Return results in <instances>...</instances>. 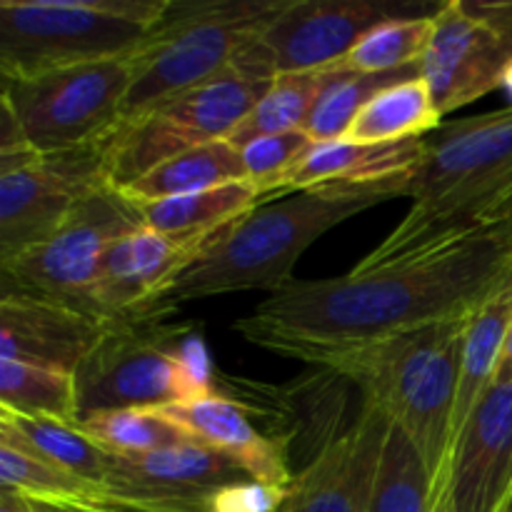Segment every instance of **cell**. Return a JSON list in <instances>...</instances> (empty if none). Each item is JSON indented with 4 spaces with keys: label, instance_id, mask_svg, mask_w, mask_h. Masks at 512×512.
Returning <instances> with one entry per match:
<instances>
[{
    "label": "cell",
    "instance_id": "21",
    "mask_svg": "<svg viewBox=\"0 0 512 512\" xmlns=\"http://www.w3.org/2000/svg\"><path fill=\"white\" fill-rule=\"evenodd\" d=\"M260 190L250 180L220 185L203 193L180 195V198L153 200L138 205L143 225L170 235L180 243H210L215 235L245 213L260 205Z\"/></svg>",
    "mask_w": 512,
    "mask_h": 512
},
{
    "label": "cell",
    "instance_id": "22",
    "mask_svg": "<svg viewBox=\"0 0 512 512\" xmlns=\"http://www.w3.org/2000/svg\"><path fill=\"white\" fill-rule=\"evenodd\" d=\"M512 320V280L500 293H495L478 313L470 315L465 325L463 355H460V378L458 395H455L453 430H450V448L458 433L463 430L465 420L483 400L490 385L498 378L500 363L505 353V338H508Z\"/></svg>",
    "mask_w": 512,
    "mask_h": 512
},
{
    "label": "cell",
    "instance_id": "38",
    "mask_svg": "<svg viewBox=\"0 0 512 512\" xmlns=\"http://www.w3.org/2000/svg\"><path fill=\"white\" fill-rule=\"evenodd\" d=\"M500 90H503L505 98L510 100L508 105H512V58L508 60V65H505L503 70V83H500Z\"/></svg>",
    "mask_w": 512,
    "mask_h": 512
},
{
    "label": "cell",
    "instance_id": "18",
    "mask_svg": "<svg viewBox=\"0 0 512 512\" xmlns=\"http://www.w3.org/2000/svg\"><path fill=\"white\" fill-rule=\"evenodd\" d=\"M105 330L108 323L75 305L18 290L0 295V360L75 375Z\"/></svg>",
    "mask_w": 512,
    "mask_h": 512
},
{
    "label": "cell",
    "instance_id": "9",
    "mask_svg": "<svg viewBox=\"0 0 512 512\" xmlns=\"http://www.w3.org/2000/svg\"><path fill=\"white\" fill-rule=\"evenodd\" d=\"M270 83L228 70L210 83L163 100L138 118L123 120L103 143L105 175L115 188L198 145L225 140L255 108Z\"/></svg>",
    "mask_w": 512,
    "mask_h": 512
},
{
    "label": "cell",
    "instance_id": "33",
    "mask_svg": "<svg viewBox=\"0 0 512 512\" xmlns=\"http://www.w3.org/2000/svg\"><path fill=\"white\" fill-rule=\"evenodd\" d=\"M315 140L305 130L263 135L240 148L245 175L260 190V195H273L280 180L300 163L305 153L313 148Z\"/></svg>",
    "mask_w": 512,
    "mask_h": 512
},
{
    "label": "cell",
    "instance_id": "7",
    "mask_svg": "<svg viewBox=\"0 0 512 512\" xmlns=\"http://www.w3.org/2000/svg\"><path fill=\"white\" fill-rule=\"evenodd\" d=\"M288 0H208L173 3L160 28L133 53L135 73L123 120L233 70L245 45Z\"/></svg>",
    "mask_w": 512,
    "mask_h": 512
},
{
    "label": "cell",
    "instance_id": "23",
    "mask_svg": "<svg viewBox=\"0 0 512 512\" xmlns=\"http://www.w3.org/2000/svg\"><path fill=\"white\" fill-rule=\"evenodd\" d=\"M0 488L15 490L45 508L70 512H128L98 483L55 468L48 460L0 438Z\"/></svg>",
    "mask_w": 512,
    "mask_h": 512
},
{
    "label": "cell",
    "instance_id": "25",
    "mask_svg": "<svg viewBox=\"0 0 512 512\" xmlns=\"http://www.w3.org/2000/svg\"><path fill=\"white\" fill-rule=\"evenodd\" d=\"M0 438L48 460L50 465L65 470V473H73L105 488L113 453L100 448L78 425L0 410Z\"/></svg>",
    "mask_w": 512,
    "mask_h": 512
},
{
    "label": "cell",
    "instance_id": "13",
    "mask_svg": "<svg viewBox=\"0 0 512 512\" xmlns=\"http://www.w3.org/2000/svg\"><path fill=\"white\" fill-rule=\"evenodd\" d=\"M510 58L512 35L480 15L468 0H450L435 10L420 78L428 83L435 108L445 118L500 90Z\"/></svg>",
    "mask_w": 512,
    "mask_h": 512
},
{
    "label": "cell",
    "instance_id": "8",
    "mask_svg": "<svg viewBox=\"0 0 512 512\" xmlns=\"http://www.w3.org/2000/svg\"><path fill=\"white\" fill-rule=\"evenodd\" d=\"M133 73V55H125L3 78L0 148L30 145L38 153H65L100 145L120 125Z\"/></svg>",
    "mask_w": 512,
    "mask_h": 512
},
{
    "label": "cell",
    "instance_id": "1",
    "mask_svg": "<svg viewBox=\"0 0 512 512\" xmlns=\"http://www.w3.org/2000/svg\"><path fill=\"white\" fill-rule=\"evenodd\" d=\"M512 280V220L340 278L295 280L235 323L248 343L303 360L318 350L465 320Z\"/></svg>",
    "mask_w": 512,
    "mask_h": 512
},
{
    "label": "cell",
    "instance_id": "14",
    "mask_svg": "<svg viewBox=\"0 0 512 512\" xmlns=\"http://www.w3.org/2000/svg\"><path fill=\"white\" fill-rule=\"evenodd\" d=\"M248 478L238 463L193 440L145 455H113L105 490L128 512H210L218 490Z\"/></svg>",
    "mask_w": 512,
    "mask_h": 512
},
{
    "label": "cell",
    "instance_id": "12",
    "mask_svg": "<svg viewBox=\"0 0 512 512\" xmlns=\"http://www.w3.org/2000/svg\"><path fill=\"white\" fill-rule=\"evenodd\" d=\"M395 15L393 5L368 0H288L245 45L233 70L270 83L285 73L333 68L360 38Z\"/></svg>",
    "mask_w": 512,
    "mask_h": 512
},
{
    "label": "cell",
    "instance_id": "2",
    "mask_svg": "<svg viewBox=\"0 0 512 512\" xmlns=\"http://www.w3.org/2000/svg\"><path fill=\"white\" fill-rule=\"evenodd\" d=\"M408 215L358 263H393L512 220V105L440 125L408 180Z\"/></svg>",
    "mask_w": 512,
    "mask_h": 512
},
{
    "label": "cell",
    "instance_id": "34",
    "mask_svg": "<svg viewBox=\"0 0 512 512\" xmlns=\"http://www.w3.org/2000/svg\"><path fill=\"white\" fill-rule=\"evenodd\" d=\"M290 488L285 485L243 480L218 490L210 500V512H280L288 505Z\"/></svg>",
    "mask_w": 512,
    "mask_h": 512
},
{
    "label": "cell",
    "instance_id": "37",
    "mask_svg": "<svg viewBox=\"0 0 512 512\" xmlns=\"http://www.w3.org/2000/svg\"><path fill=\"white\" fill-rule=\"evenodd\" d=\"M495 380H512V320H510L508 338H505V353H503V363H500L498 378H495Z\"/></svg>",
    "mask_w": 512,
    "mask_h": 512
},
{
    "label": "cell",
    "instance_id": "30",
    "mask_svg": "<svg viewBox=\"0 0 512 512\" xmlns=\"http://www.w3.org/2000/svg\"><path fill=\"white\" fill-rule=\"evenodd\" d=\"M88 438L113 455H145L193 443V435L163 408H123L88 415L78 423Z\"/></svg>",
    "mask_w": 512,
    "mask_h": 512
},
{
    "label": "cell",
    "instance_id": "16",
    "mask_svg": "<svg viewBox=\"0 0 512 512\" xmlns=\"http://www.w3.org/2000/svg\"><path fill=\"white\" fill-rule=\"evenodd\" d=\"M208 243H180L170 235L140 225L115 240L103 255L90 293V315L108 325L163 318V298L178 275L203 253Z\"/></svg>",
    "mask_w": 512,
    "mask_h": 512
},
{
    "label": "cell",
    "instance_id": "41",
    "mask_svg": "<svg viewBox=\"0 0 512 512\" xmlns=\"http://www.w3.org/2000/svg\"><path fill=\"white\" fill-rule=\"evenodd\" d=\"M280 512H295L293 508H290V500H288V505H285V508H283V510H280Z\"/></svg>",
    "mask_w": 512,
    "mask_h": 512
},
{
    "label": "cell",
    "instance_id": "19",
    "mask_svg": "<svg viewBox=\"0 0 512 512\" xmlns=\"http://www.w3.org/2000/svg\"><path fill=\"white\" fill-rule=\"evenodd\" d=\"M428 150V138L395 143H353L325 140L300 158V163L278 183L273 195L300 193L320 185H373L405 180L415 173Z\"/></svg>",
    "mask_w": 512,
    "mask_h": 512
},
{
    "label": "cell",
    "instance_id": "5",
    "mask_svg": "<svg viewBox=\"0 0 512 512\" xmlns=\"http://www.w3.org/2000/svg\"><path fill=\"white\" fill-rule=\"evenodd\" d=\"M173 0H0V73L50 70L133 55Z\"/></svg>",
    "mask_w": 512,
    "mask_h": 512
},
{
    "label": "cell",
    "instance_id": "24",
    "mask_svg": "<svg viewBox=\"0 0 512 512\" xmlns=\"http://www.w3.org/2000/svg\"><path fill=\"white\" fill-rule=\"evenodd\" d=\"M235 180H248L240 148H235L230 140H213L155 165L128 188L120 190L135 203H153L203 193Z\"/></svg>",
    "mask_w": 512,
    "mask_h": 512
},
{
    "label": "cell",
    "instance_id": "28",
    "mask_svg": "<svg viewBox=\"0 0 512 512\" xmlns=\"http://www.w3.org/2000/svg\"><path fill=\"white\" fill-rule=\"evenodd\" d=\"M433 478L410 435L388 420L368 512H433Z\"/></svg>",
    "mask_w": 512,
    "mask_h": 512
},
{
    "label": "cell",
    "instance_id": "15",
    "mask_svg": "<svg viewBox=\"0 0 512 512\" xmlns=\"http://www.w3.org/2000/svg\"><path fill=\"white\" fill-rule=\"evenodd\" d=\"M512 495V380H495L453 440L433 512H503Z\"/></svg>",
    "mask_w": 512,
    "mask_h": 512
},
{
    "label": "cell",
    "instance_id": "17",
    "mask_svg": "<svg viewBox=\"0 0 512 512\" xmlns=\"http://www.w3.org/2000/svg\"><path fill=\"white\" fill-rule=\"evenodd\" d=\"M388 415L365 403L350 428L320 448L290 485L295 512H368Z\"/></svg>",
    "mask_w": 512,
    "mask_h": 512
},
{
    "label": "cell",
    "instance_id": "35",
    "mask_svg": "<svg viewBox=\"0 0 512 512\" xmlns=\"http://www.w3.org/2000/svg\"><path fill=\"white\" fill-rule=\"evenodd\" d=\"M473 8L512 35V0H505V3H473Z\"/></svg>",
    "mask_w": 512,
    "mask_h": 512
},
{
    "label": "cell",
    "instance_id": "20",
    "mask_svg": "<svg viewBox=\"0 0 512 512\" xmlns=\"http://www.w3.org/2000/svg\"><path fill=\"white\" fill-rule=\"evenodd\" d=\"M173 420H178L198 443L218 450L225 458L238 463L253 480L270 485H293L288 460L278 445L255 428L248 410L223 395L193 400V403L163 408Z\"/></svg>",
    "mask_w": 512,
    "mask_h": 512
},
{
    "label": "cell",
    "instance_id": "26",
    "mask_svg": "<svg viewBox=\"0 0 512 512\" xmlns=\"http://www.w3.org/2000/svg\"><path fill=\"white\" fill-rule=\"evenodd\" d=\"M345 63L333 65L323 70H308V73H285L270 80L263 98L255 103V108L245 115L243 123L233 130L225 140L243 148L245 143L263 135L290 133V130H303L313 113L315 103L325 93L330 83L345 73Z\"/></svg>",
    "mask_w": 512,
    "mask_h": 512
},
{
    "label": "cell",
    "instance_id": "29",
    "mask_svg": "<svg viewBox=\"0 0 512 512\" xmlns=\"http://www.w3.org/2000/svg\"><path fill=\"white\" fill-rule=\"evenodd\" d=\"M0 410L78 425L80 398L75 375L0 360Z\"/></svg>",
    "mask_w": 512,
    "mask_h": 512
},
{
    "label": "cell",
    "instance_id": "4",
    "mask_svg": "<svg viewBox=\"0 0 512 512\" xmlns=\"http://www.w3.org/2000/svg\"><path fill=\"white\" fill-rule=\"evenodd\" d=\"M468 320H450L385 335L370 343L318 350L303 358V363L320 365L328 373L358 385L365 403L378 405L410 435L433 478V505L450 455V430Z\"/></svg>",
    "mask_w": 512,
    "mask_h": 512
},
{
    "label": "cell",
    "instance_id": "32",
    "mask_svg": "<svg viewBox=\"0 0 512 512\" xmlns=\"http://www.w3.org/2000/svg\"><path fill=\"white\" fill-rule=\"evenodd\" d=\"M418 75L420 65L418 68L395 70V73L373 75L345 70V73L340 75L335 83H330L328 88H325V93L320 95L303 130L315 140V143L345 138V133L350 130L353 120L358 118V113L368 105V100L373 98V95H378L380 90L388 88V85L400 83V80L408 78H418Z\"/></svg>",
    "mask_w": 512,
    "mask_h": 512
},
{
    "label": "cell",
    "instance_id": "39",
    "mask_svg": "<svg viewBox=\"0 0 512 512\" xmlns=\"http://www.w3.org/2000/svg\"><path fill=\"white\" fill-rule=\"evenodd\" d=\"M38 508H40V512H70V510H58V508H45V505H38Z\"/></svg>",
    "mask_w": 512,
    "mask_h": 512
},
{
    "label": "cell",
    "instance_id": "3",
    "mask_svg": "<svg viewBox=\"0 0 512 512\" xmlns=\"http://www.w3.org/2000/svg\"><path fill=\"white\" fill-rule=\"evenodd\" d=\"M408 180L373 185H320L295 198L258 205L220 230L203 253L178 275L163 308L240 290L270 295L295 283L300 255L328 230L390 198H408Z\"/></svg>",
    "mask_w": 512,
    "mask_h": 512
},
{
    "label": "cell",
    "instance_id": "31",
    "mask_svg": "<svg viewBox=\"0 0 512 512\" xmlns=\"http://www.w3.org/2000/svg\"><path fill=\"white\" fill-rule=\"evenodd\" d=\"M433 15H398L370 28L355 43L345 68L353 73H395V70L418 68L433 38Z\"/></svg>",
    "mask_w": 512,
    "mask_h": 512
},
{
    "label": "cell",
    "instance_id": "6",
    "mask_svg": "<svg viewBox=\"0 0 512 512\" xmlns=\"http://www.w3.org/2000/svg\"><path fill=\"white\" fill-rule=\"evenodd\" d=\"M80 420L123 408H170L215 395L200 335L163 318L108 325L75 373Z\"/></svg>",
    "mask_w": 512,
    "mask_h": 512
},
{
    "label": "cell",
    "instance_id": "40",
    "mask_svg": "<svg viewBox=\"0 0 512 512\" xmlns=\"http://www.w3.org/2000/svg\"><path fill=\"white\" fill-rule=\"evenodd\" d=\"M503 512H512V495H510V500H508V505H505V508H503Z\"/></svg>",
    "mask_w": 512,
    "mask_h": 512
},
{
    "label": "cell",
    "instance_id": "11",
    "mask_svg": "<svg viewBox=\"0 0 512 512\" xmlns=\"http://www.w3.org/2000/svg\"><path fill=\"white\" fill-rule=\"evenodd\" d=\"M103 185L110 180L98 145L65 153L0 148V263L45 243Z\"/></svg>",
    "mask_w": 512,
    "mask_h": 512
},
{
    "label": "cell",
    "instance_id": "10",
    "mask_svg": "<svg viewBox=\"0 0 512 512\" xmlns=\"http://www.w3.org/2000/svg\"><path fill=\"white\" fill-rule=\"evenodd\" d=\"M143 225L138 205L115 185L80 200L45 243L0 263L3 290L60 300L90 313V293L110 245Z\"/></svg>",
    "mask_w": 512,
    "mask_h": 512
},
{
    "label": "cell",
    "instance_id": "36",
    "mask_svg": "<svg viewBox=\"0 0 512 512\" xmlns=\"http://www.w3.org/2000/svg\"><path fill=\"white\" fill-rule=\"evenodd\" d=\"M0 512H40V508L15 490L0 488Z\"/></svg>",
    "mask_w": 512,
    "mask_h": 512
},
{
    "label": "cell",
    "instance_id": "27",
    "mask_svg": "<svg viewBox=\"0 0 512 512\" xmlns=\"http://www.w3.org/2000/svg\"><path fill=\"white\" fill-rule=\"evenodd\" d=\"M443 115L438 113L423 78H408L388 85L368 100L353 120L345 140L353 143H395V140L423 138L428 130H438Z\"/></svg>",
    "mask_w": 512,
    "mask_h": 512
}]
</instances>
